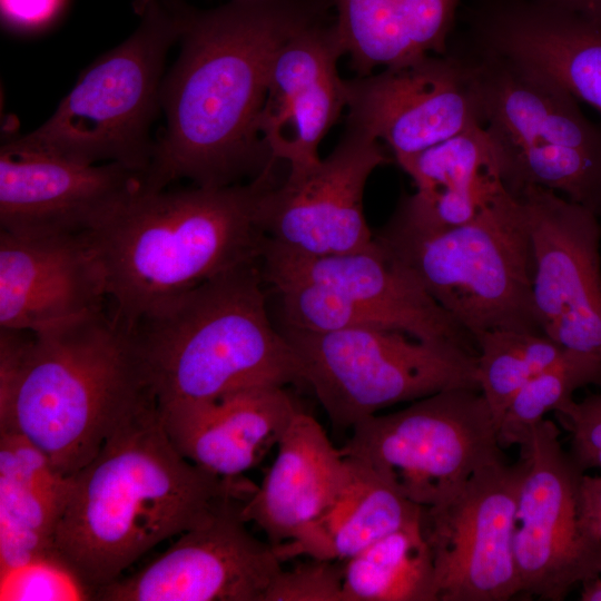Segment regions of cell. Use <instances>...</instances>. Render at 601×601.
Instances as JSON below:
<instances>
[{
  "label": "cell",
  "instance_id": "6da1fadb",
  "mask_svg": "<svg viewBox=\"0 0 601 601\" xmlns=\"http://www.w3.org/2000/svg\"><path fill=\"white\" fill-rule=\"evenodd\" d=\"M332 0H227L186 8L180 51L161 85L166 128L155 142L146 188L187 179L227 187L274 160L259 134L272 65L280 47L329 17Z\"/></svg>",
  "mask_w": 601,
  "mask_h": 601
},
{
  "label": "cell",
  "instance_id": "7a4b0ae2",
  "mask_svg": "<svg viewBox=\"0 0 601 601\" xmlns=\"http://www.w3.org/2000/svg\"><path fill=\"white\" fill-rule=\"evenodd\" d=\"M71 476L53 548L96 592L160 542L204 525L230 496L255 486L185 459L155 398L127 417Z\"/></svg>",
  "mask_w": 601,
  "mask_h": 601
},
{
  "label": "cell",
  "instance_id": "3957f363",
  "mask_svg": "<svg viewBox=\"0 0 601 601\" xmlns=\"http://www.w3.org/2000/svg\"><path fill=\"white\" fill-rule=\"evenodd\" d=\"M151 398L132 332L107 308L39 333L0 328V431L65 475Z\"/></svg>",
  "mask_w": 601,
  "mask_h": 601
},
{
  "label": "cell",
  "instance_id": "277c9868",
  "mask_svg": "<svg viewBox=\"0 0 601 601\" xmlns=\"http://www.w3.org/2000/svg\"><path fill=\"white\" fill-rule=\"evenodd\" d=\"M278 165L227 187L142 190L85 235L101 267L110 314L127 327L162 303L257 263L258 200Z\"/></svg>",
  "mask_w": 601,
  "mask_h": 601
},
{
  "label": "cell",
  "instance_id": "5b68a950",
  "mask_svg": "<svg viewBox=\"0 0 601 601\" xmlns=\"http://www.w3.org/2000/svg\"><path fill=\"white\" fill-rule=\"evenodd\" d=\"M259 262L215 276L130 326L157 406L254 385L302 382L295 353L268 313Z\"/></svg>",
  "mask_w": 601,
  "mask_h": 601
},
{
  "label": "cell",
  "instance_id": "8992f818",
  "mask_svg": "<svg viewBox=\"0 0 601 601\" xmlns=\"http://www.w3.org/2000/svg\"><path fill=\"white\" fill-rule=\"evenodd\" d=\"M374 240L473 337L505 329L544 334L533 299L529 216L510 191L456 226L418 224L394 211Z\"/></svg>",
  "mask_w": 601,
  "mask_h": 601
},
{
  "label": "cell",
  "instance_id": "52a82bcc",
  "mask_svg": "<svg viewBox=\"0 0 601 601\" xmlns=\"http://www.w3.org/2000/svg\"><path fill=\"white\" fill-rule=\"evenodd\" d=\"M185 10L151 1L138 28L80 75L48 120L4 145L81 164L118 162L147 174L165 61L179 39Z\"/></svg>",
  "mask_w": 601,
  "mask_h": 601
},
{
  "label": "cell",
  "instance_id": "ba28073f",
  "mask_svg": "<svg viewBox=\"0 0 601 601\" xmlns=\"http://www.w3.org/2000/svg\"><path fill=\"white\" fill-rule=\"evenodd\" d=\"M333 427L352 430L378 411L434 393L480 391L477 355L403 332L361 327L309 332L279 326Z\"/></svg>",
  "mask_w": 601,
  "mask_h": 601
},
{
  "label": "cell",
  "instance_id": "9c48e42d",
  "mask_svg": "<svg viewBox=\"0 0 601 601\" xmlns=\"http://www.w3.org/2000/svg\"><path fill=\"white\" fill-rule=\"evenodd\" d=\"M423 509L451 499L479 470L504 461L497 425L479 390L454 387L357 423L341 449Z\"/></svg>",
  "mask_w": 601,
  "mask_h": 601
},
{
  "label": "cell",
  "instance_id": "30bf717a",
  "mask_svg": "<svg viewBox=\"0 0 601 601\" xmlns=\"http://www.w3.org/2000/svg\"><path fill=\"white\" fill-rule=\"evenodd\" d=\"M556 424L542 420L520 447L526 455L514 529L520 595L562 601L601 575V542L580 511L584 474L560 442Z\"/></svg>",
  "mask_w": 601,
  "mask_h": 601
},
{
  "label": "cell",
  "instance_id": "8fae6325",
  "mask_svg": "<svg viewBox=\"0 0 601 601\" xmlns=\"http://www.w3.org/2000/svg\"><path fill=\"white\" fill-rule=\"evenodd\" d=\"M526 462L520 450L516 462L490 464L451 499L423 509L436 601H508L520 595L513 540Z\"/></svg>",
  "mask_w": 601,
  "mask_h": 601
},
{
  "label": "cell",
  "instance_id": "7c38bea8",
  "mask_svg": "<svg viewBox=\"0 0 601 601\" xmlns=\"http://www.w3.org/2000/svg\"><path fill=\"white\" fill-rule=\"evenodd\" d=\"M392 158L378 140L347 126L332 152L316 162L288 167L269 184L257 206V223L272 244L303 255L363 250L374 243L364 214L372 173Z\"/></svg>",
  "mask_w": 601,
  "mask_h": 601
},
{
  "label": "cell",
  "instance_id": "4fadbf2b",
  "mask_svg": "<svg viewBox=\"0 0 601 601\" xmlns=\"http://www.w3.org/2000/svg\"><path fill=\"white\" fill-rule=\"evenodd\" d=\"M346 125L383 140L396 162L471 127L484 126L473 65L428 53L345 80Z\"/></svg>",
  "mask_w": 601,
  "mask_h": 601
},
{
  "label": "cell",
  "instance_id": "5bb4252c",
  "mask_svg": "<svg viewBox=\"0 0 601 601\" xmlns=\"http://www.w3.org/2000/svg\"><path fill=\"white\" fill-rule=\"evenodd\" d=\"M246 499L228 497L204 525L140 570L99 589L100 601H263L282 569L275 548L247 528Z\"/></svg>",
  "mask_w": 601,
  "mask_h": 601
},
{
  "label": "cell",
  "instance_id": "9a60e30c",
  "mask_svg": "<svg viewBox=\"0 0 601 601\" xmlns=\"http://www.w3.org/2000/svg\"><path fill=\"white\" fill-rule=\"evenodd\" d=\"M515 197L529 216L533 299L544 335L601 359L599 217L539 186H528Z\"/></svg>",
  "mask_w": 601,
  "mask_h": 601
},
{
  "label": "cell",
  "instance_id": "2e32d148",
  "mask_svg": "<svg viewBox=\"0 0 601 601\" xmlns=\"http://www.w3.org/2000/svg\"><path fill=\"white\" fill-rule=\"evenodd\" d=\"M145 189L146 174L118 162L89 165L0 148V225L9 234L87 235Z\"/></svg>",
  "mask_w": 601,
  "mask_h": 601
},
{
  "label": "cell",
  "instance_id": "e0dca14e",
  "mask_svg": "<svg viewBox=\"0 0 601 601\" xmlns=\"http://www.w3.org/2000/svg\"><path fill=\"white\" fill-rule=\"evenodd\" d=\"M262 277L273 288L311 284L337 292L381 314L393 329L477 355L474 337L373 243L363 250L309 256L265 239Z\"/></svg>",
  "mask_w": 601,
  "mask_h": 601
},
{
  "label": "cell",
  "instance_id": "ac0fdd59",
  "mask_svg": "<svg viewBox=\"0 0 601 601\" xmlns=\"http://www.w3.org/2000/svg\"><path fill=\"white\" fill-rule=\"evenodd\" d=\"M344 55L335 17L305 27L277 51L259 134L270 155L286 166L321 159L319 144L346 108L345 80L337 70Z\"/></svg>",
  "mask_w": 601,
  "mask_h": 601
},
{
  "label": "cell",
  "instance_id": "d6986e66",
  "mask_svg": "<svg viewBox=\"0 0 601 601\" xmlns=\"http://www.w3.org/2000/svg\"><path fill=\"white\" fill-rule=\"evenodd\" d=\"M470 48L512 59L601 114V26L538 0H475Z\"/></svg>",
  "mask_w": 601,
  "mask_h": 601
},
{
  "label": "cell",
  "instance_id": "ffe728a7",
  "mask_svg": "<svg viewBox=\"0 0 601 601\" xmlns=\"http://www.w3.org/2000/svg\"><path fill=\"white\" fill-rule=\"evenodd\" d=\"M101 267L85 235L0 230V327L39 333L106 309Z\"/></svg>",
  "mask_w": 601,
  "mask_h": 601
},
{
  "label": "cell",
  "instance_id": "44dd1931",
  "mask_svg": "<svg viewBox=\"0 0 601 601\" xmlns=\"http://www.w3.org/2000/svg\"><path fill=\"white\" fill-rule=\"evenodd\" d=\"M157 407L174 447L224 479H237L254 467L300 411L279 385H254L211 400Z\"/></svg>",
  "mask_w": 601,
  "mask_h": 601
},
{
  "label": "cell",
  "instance_id": "7402d4cb",
  "mask_svg": "<svg viewBox=\"0 0 601 601\" xmlns=\"http://www.w3.org/2000/svg\"><path fill=\"white\" fill-rule=\"evenodd\" d=\"M349 472L324 427L300 410L277 443V455L242 514L277 546L298 536L333 503Z\"/></svg>",
  "mask_w": 601,
  "mask_h": 601
},
{
  "label": "cell",
  "instance_id": "603a6c76",
  "mask_svg": "<svg viewBox=\"0 0 601 601\" xmlns=\"http://www.w3.org/2000/svg\"><path fill=\"white\" fill-rule=\"evenodd\" d=\"M484 127L500 144L549 142L601 157V127L553 81L506 57L470 48Z\"/></svg>",
  "mask_w": 601,
  "mask_h": 601
},
{
  "label": "cell",
  "instance_id": "cb8c5ba5",
  "mask_svg": "<svg viewBox=\"0 0 601 601\" xmlns=\"http://www.w3.org/2000/svg\"><path fill=\"white\" fill-rule=\"evenodd\" d=\"M397 164L416 191L403 196L395 211L418 224L467 223L509 191L484 126L471 127Z\"/></svg>",
  "mask_w": 601,
  "mask_h": 601
},
{
  "label": "cell",
  "instance_id": "d4e9b609",
  "mask_svg": "<svg viewBox=\"0 0 601 601\" xmlns=\"http://www.w3.org/2000/svg\"><path fill=\"white\" fill-rule=\"evenodd\" d=\"M70 487L41 450L0 431V572L55 549Z\"/></svg>",
  "mask_w": 601,
  "mask_h": 601
},
{
  "label": "cell",
  "instance_id": "484cf974",
  "mask_svg": "<svg viewBox=\"0 0 601 601\" xmlns=\"http://www.w3.org/2000/svg\"><path fill=\"white\" fill-rule=\"evenodd\" d=\"M357 76L428 53H447L461 0H332Z\"/></svg>",
  "mask_w": 601,
  "mask_h": 601
},
{
  "label": "cell",
  "instance_id": "4316f807",
  "mask_svg": "<svg viewBox=\"0 0 601 601\" xmlns=\"http://www.w3.org/2000/svg\"><path fill=\"white\" fill-rule=\"evenodd\" d=\"M346 457L348 476L333 503L294 540L274 546L282 562L305 556L345 563L422 516L423 508L403 496L374 469Z\"/></svg>",
  "mask_w": 601,
  "mask_h": 601
},
{
  "label": "cell",
  "instance_id": "83f0119b",
  "mask_svg": "<svg viewBox=\"0 0 601 601\" xmlns=\"http://www.w3.org/2000/svg\"><path fill=\"white\" fill-rule=\"evenodd\" d=\"M344 601H436L422 516L344 563Z\"/></svg>",
  "mask_w": 601,
  "mask_h": 601
},
{
  "label": "cell",
  "instance_id": "f1b7e54d",
  "mask_svg": "<svg viewBox=\"0 0 601 601\" xmlns=\"http://www.w3.org/2000/svg\"><path fill=\"white\" fill-rule=\"evenodd\" d=\"M477 380L499 424L516 394L568 349L544 334L490 331L474 337ZM499 432V431H497Z\"/></svg>",
  "mask_w": 601,
  "mask_h": 601
},
{
  "label": "cell",
  "instance_id": "f546056e",
  "mask_svg": "<svg viewBox=\"0 0 601 601\" xmlns=\"http://www.w3.org/2000/svg\"><path fill=\"white\" fill-rule=\"evenodd\" d=\"M595 385L601 388V359L566 349L552 365L530 380L508 406L500 424L503 446H524L532 428L573 400L577 390Z\"/></svg>",
  "mask_w": 601,
  "mask_h": 601
},
{
  "label": "cell",
  "instance_id": "4dcf8cb0",
  "mask_svg": "<svg viewBox=\"0 0 601 601\" xmlns=\"http://www.w3.org/2000/svg\"><path fill=\"white\" fill-rule=\"evenodd\" d=\"M0 600H93L92 590L57 551L38 554L0 572Z\"/></svg>",
  "mask_w": 601,
  "mask_h": 601
},
{
  "label": "cell",
  "instance_id": "1f68e13d",
  "mask_svg": "<svg viewBox=\"0 0 601 601\" xmlns=\"http://www.w3.org/2000/svg\"><path fill=\"white\" fill-rule=\"evenodd\" d=\"M273 579L263 601H344V563L307 558Z\"/></svg>",
  "mask_w": 601,
  "mask_h": 601
},
{
  "label": "cell",
  "instance_id": "d6a6232c",
  "mask_svg": "<svg viewBox=\"0 0 601 601\" xmlns=\"http://www.w3.org/2000/svg\"><path fill=\"white\" fill-rule=\"evenodd\" d=\"M63 0H0L2 20L11 28L33 30L47 24Z\"/></svg>",
  "mask_w": 601,
  "mask_h": 601
},
{
  "label": "cell",
  "instance_id": "836d02e7",
  "mask_svg": "<svg viewBox=\"0 0 601 601\" xmlns=\"http://www.w3.org/2000/svg\"><path fill=\"white\" fill-rule=\"evenodd\" d=\"M580 511L585 528L601 542V476L582 475Z\"/></svg>",
  "mask_w": 601,
  "mask_h": 601
},
{
  "label": "cell",
  "instance_id": "e575fe53",
  "mask_svg": "<svg viewBox=\"0 0 601 601\" xmlns=\"http://www.w3.org/2000/svg\"><path fill=\"white\" fill-rule=\"evenodd\" d=\"M601 26V0H538Z\"/></svg>",
  "mask_w": 601,
  "mask_h": 601
},
{
  "label": "cell",
  "instance_id": "d590c367",
  "mask_svg": "<svg viewBox=\"0 0 601 601\" xmlns=\"http://www.w3.org/2000/svg\"><path fill=\"white\" fill-rule=\"evenodd\" d=\"M580 600L601 601V575L581 585Z\"/></svg>",
  "mask_w": 601,
  "mask_h": 601
},
{
  "label": "cell",
  "instance_id": "8d00e7d4",
  "mask_svg": "<svg viewBox=\"0 0 601 601\" xmlns=\"http://www.w3.org/2000/svg\"><path fill=\"white\" fill-rule=\"evenodd\" d=\"M154 0H135V9L140 14L145 8Z\"/></svg>",
  "mask_w": 601,
  "mask_h": 601
}]
</instances>
